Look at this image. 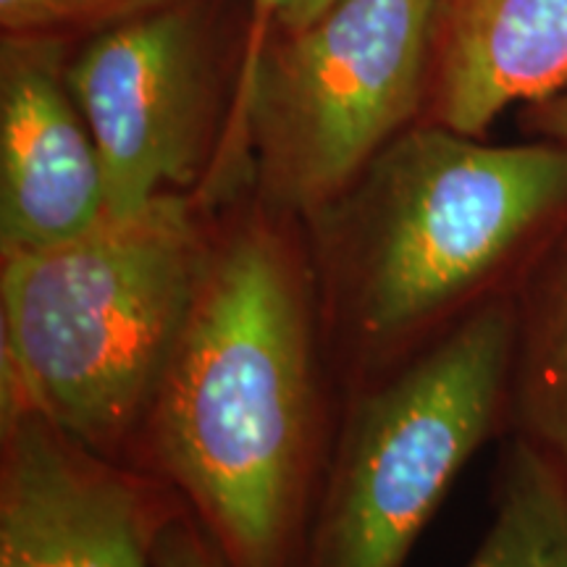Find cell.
<instances>
[{
	"mask_svg": "<svg viewBox=\"0 0 567 567\" xmlns=\"http://www.w3.org/2000/svg\"><path fill=\"white\" fill-rule=\"evenodd\" d=\"M216 205L166 197L0 258V410H32L137 467L200 284Z\"/></svg>",
	"mask_w": 567,
	"mask_h": 567,
	"instance_id": "cell-3",
	"label": "cell"
},
{
	"mask_svg": "<svg viewBox=\"0 0 567 567\" xmlns=\"http://www.w3.org/2000/svg\"><path fill=\"white\" fill-rule=\"evenodd\" d=\"M513 297L344 392L295 567H405L481 446L505 436Z\"/></svg>",
	"mask_w": 567,
	"mask_h": 567,
	"instance_id": "cell-4",
	"label": "cell"
},
{
	"mask_svg": "<svg viewBox=\"0 0 567 567\" xmlns=\"http://www.w3.org/2000/svg\"><path fill=\"white\" fill-rule=\"evenodd\" d=\"M442 0H334L266 48L234 122L250 189L305 221L423 122Z\"/></svg>",
	"mask_w": 567,
	"mask_h": 567,
	"instance_id": "cell-5",
	"label": "cell"
},
{
	"mask_svg": "<svg viewBox=\"0 0 567 567\" xmlns=\"http://www.w3.org/2000/svg\"><path fill=\"white\" fill-rule=\"evenodd\" d=\"M153 9L155 0H0V21L11 34H32L90 19L124 21Z\"/></svg>",
	"mask_w": 567,
	"mask_h": 567,
	"instance_id": "cell-12",
	"label": "cell"
},
{
	"mask_svg": "<svg viewBox=\"0 0 567 567\" xmlns=\"http://www.w3.org/2000/svg\"><path fill=\"white\" fill-rule=\"evenodd\" d=\"M565 224L567 145H488L434 122L402 132L302 221L339 392L513 297Z\"/></svg>",
	"mask_w": 567,
	"mask_h": 567,
	"instance_id": "cell-2",
	"label": "cell"
},
{
	"mask_svg": "<svg viewBox=\"0 0 567 567\" xmlns=\"http://www.w3.org/2000/svg\"><path fill=\"white\" fill-rule=\"evenodd\" d=\"M182 502L32 410H0V567H158Z\"/></svg>",
	"mask_w": 567,
	"mask_h": 567,
	"instance_id": "cell-7",
	"label": "cell"
},
{
	"mask_svg": "<svg viewBox=\"0 0 567 567\" xmlns=\"http://www.w3.org/2000/svg\"><path fill=\"white\" fill-rule=\"evenodd\" d=\"M158 567H229L187 509L168 523L158 544Z\"/></svg>",
	"mask_w": 567,
	"mask_h": 567,
	"instance_id": "cell-13",
	"label": "cell"
},
{
	"mask_svg": "<svg viewBox=\"0 0 567 567\" xmlns=\"http://www.w3.org/2000/svg\"><path fill=\"white\" fill-rule=\"evenodd\" d=\"M567 478V224L513 295L505 436Z\"/></svg>",
	"mask_w": 567,
	"mask_h": 567,
	"instance_id": "cell-10",
	"label": "cell"
},
{
	"mask_svg": "<svg viewBox=\"0 0 567 567\" xmlns=\"http://www.w3.org/2000/svg\"><path fill=\"white\" fill-rule=\"evenodd\" d=\"M523 130L534 140H549L567 145V84L555 95L523 105Z\"/></svg>",
	"mask_w": 567,
	"mask_h": 567,
	"instance_id": "cell-14",
	"label": "cell"
},
{
	"mask_svg": "<svg viewBox=\"0 0 567 567\" xmlns=\"http://www.w3.org/2000/svg\"><path fill=\"white\" fill-rule=\"evenodd\" d=\"M339 400L305 226L245 189L213 210L137 467L229 567H295Z\"/></svg>",
	"mask_w": 567,
	"mask_h": 567,
	"instance_id": "cell-1",
	"label": "cell"
},
{
	"mask_svg": "<svg viewBox=\"0 0 567 567\" xmlns=\"http://www.w3.org/2000/svg\"><path fill=\"white\" fill-rule=\"evenodd\" d=\"M567 84V0H442L423 122L484 137Z\"/></svg>",
	"mask_w": 567,
	"mask_h": 567,
	"instance_id": "cell-9",
	"label": "cell"
},
{
	"mask_svg": "<svg viewBox=\"0 0 567 567\" xmlns=\"http://www.w3.org/2000/svg\"><path fill=\"white\" fill-rule=\"evenodd\" d=\"M105 218L103 163L59 48L13 34L0 59V258L69 243Z\"/></svg>",
	"mask_w": 567,
	"mask_h": 567,
	"instance_id": "cell-8",
	"label": "cell"
},
{
	"mask_svg": "<svg viewBox=\"0 0 567 567\" xmlns=\"http://www.w3.org/2000/svg\"><path fill=\"white\" fill-rule=\"evenodd\" d=\"M492 509L465 567H567V478L515 439H499Z\"/></svg>",
	"mask_w": 567,
	"mask_h": 567,
	"instance_id": "cell-11",
	"label": "cell"
},
{
	"mask_svg": "<svg viewBox=\"0 0 567 567\" xmlns=\"http://www.w3.org/2000/svg\"><path fill=\"white\" fill-rule=\"evenodd\" d=\"M331 3H334V0H292V3L287 6V11L281 13L279 24L287 32L302 30L305 24H310V21L321 17Z\"/></svg>",
	"mask_w": 567,
	"mask_h": 567,
	"instance_id": "cell-16",
	"label": "cell"
},
{
	"mask_svg": "<svg viewBox=\"0 0 567 567\" xmlns=\"http://www.w3.org/2000/svg\"><path fill=\"white\" fill-rule=\"evenodd\" d=\"M289 3H292V0H255V32H252V45H250V53H247V59H245V63H243V76H239L237 92H234V103H237L239 90L245 87L247 80H250L255 63H258L260 53H264V45H260V42L266 40L268 27H271V21L281 19V13L287 11Z\"/></svg>",
	"mask_w": 567,
	"mask_h": 567,
	"instance_id": "cell-15",
	"label": "cell"
},
{
	"mask_svg": "<svg viewBox=\"0 0 567 567\" xmlns=\"http://www.w3.org/2000/svg\"><path fill=\"white\" fill-rule=\"evenodd\" d=\"M66 84L101 155L109 218L166 197L221 205L250 189L187 11L118 21L69 63Z\"/></svg>",
	"mask_w": 567,
	"mask_h": 567,
	"instance_id": "cell-6",
	"label": "cell"
}]
</instances>
